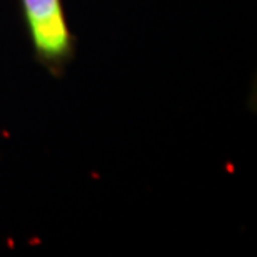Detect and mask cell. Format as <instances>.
Returning <instances> with one entry per match:
<instances>
[{"label":"cell","instance_id":"6da1fadb","mask_svg":"<svg viewBox=\"0 0 257 257\" xmlns=\"http://www.w3.org/2000/svg\"><path fill=\"white\" fill-rule=\"evenodd\" d=\"M30 47L50 75L62 77L75 59L77 39L72 34L62 0H19Z\"/></svg>","mask_w":257,"mask_h":257}]
</instances>
